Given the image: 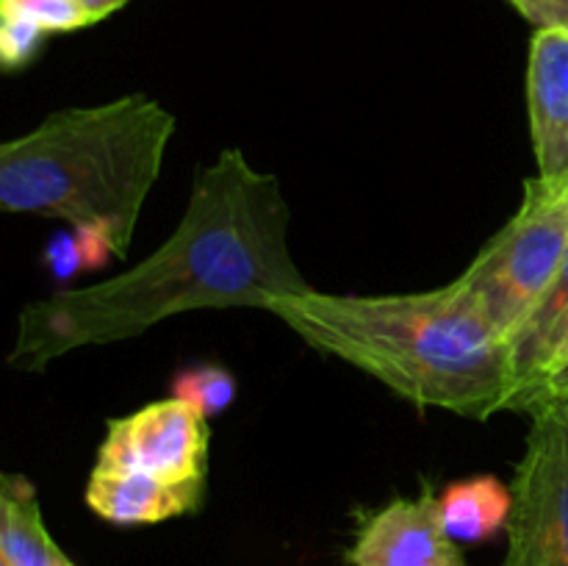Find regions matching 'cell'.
Wrapping results in <instances>:
<instances>
[{"label":"cell","instance_id":"obj_1","mask_svg":"<svg viewBox=\"0 0 568 566\" xmlns=\"http://www.w3.org/2000/svg\"><path fill=\"white\" fill-rule=\"evenodd\" d=\"M292 209L281 181L227 148L194 175L186 211L161 247L109 281L22 305L9 364L37 372L81 347L125 342L205 309L270 311L311 292L288 247Z\"/></svg>","mask_w":568,"mask_h":566},{"label":"cell","instance_id":"obj_2","mask_svg":"<svg viewBox=\"0 0 568 566\" xmlns=\"http://www.w3.org/2000/svg\"><path fill=\"white\" fill-rule=\"evenodd\" d=\"M288 331L320 353L377 377L419 408L488 420L510 408L514 344L447 283L416 294L277 297L270 305Z\"/></svg>","mask_w":568,"mask_h":566},{"label":"cell","instance_id":"obj_3","mask_svg":"<svg viewBox=\"0 0 568 566\" xmlns=\"http://www.w3.org/2000/svg\"><path fill=\"white\" fill-rule=\"evenodd\" d=\"M175 128L166 105L139 92L53 111L0 144V203L67 222L122 261Z\"/></svg>","mask_w":568,"mask_h":566},{"label":"cell","instance_id":"obj_4","mask_svg":"<svg viewBox=\"0 0 568 566\" xmlns=\"http://www.w3.org/2000/svg\"><path fill=\"white\" fill-rule=\"evenodd\" d=\"M568 247V192L538 178L508 225L488 239L477 259L455 277L460 292L514 344L552 286Z\"/></svg>","mask_w":568,"mask_h":566},{"label":"cell","instance_id":"obj_5","mask_svg":"<svg viewBox=\"0 0 568 566\" xmlns=\"http://www.w3.org/2000/svg\"><path fill=\"white\" fill-rule=\"evenodd\" d=\"M527 414L503 566H568V388L541 397Z\"/></svg>","mask_w":568,"mask_h":566},{"label":"cell","instance_id":"obj_6","mask_svg":"<svg viewBox=\"0 0 568 566\" xmlns=\"http://www.w3.org/2000/svg\"><path fill=\"white\" fill-rule=\"evenodd\" d=\"M209 444V420L183 400L170 397L111 420L98 464L139 472L166 486L205 492Z\"/></svg>","mask_w":568,"mask_h":566},{"label":"cell","instance_id":"obj_7","mask_svg":"<svg viewBox=\"0 0 568 566\" xmlns=\"http://www.w3.org/2000/svg\"><path fill=\"white\" fill-rule=\"evenodd\" d=\"M347 560L349 566H466L430 488L366 516Z\"/></svg>","mask_w":568,"mask_h":566},{"label":"cell","instance_id":"obj_8","mask_svg":"<svg viewBox=\"0 0 568 566\" xmlns=\"http://www.w3.org/2000/svg\"><path fill=\"white\" fill-rule=\"evenodd\" d=\"M527 111L538 181L568 192V31L541 28L527 61Z\"/></svg>","mask_w":568,"mask_h":566},{"label":"cell","instance_id":"obj_9","mask_svg":"<svg viewBox=\"0 0 568 566\" xmlns=\"http://www.w3.org/2000/svg\"><path fill=\"white\" fill-rule=\"evenodd\" d=\"M203 503V492L166 486L155 477L94 464L87 483V505L111 525H155L192 514Z\"/></svg>","mask_w":568,"mask_h":566},{"label":"cell","instance_id":"obj_10","mask_svg":"<svg viewBox=\"0 0 568 566\" xmlns=\"http://www.w3.org/2000/svg\"><path fill=\"white\" fill-rule=\"evenodd\" d=\"M0 566H75L50 536L37 492L22 475L0 481Z\"/></svg>","mask_w":568,"mask_h":566},{"label":"cell","instance_id":"obj_11","mask_svg":"<svg viewBox=\"0 0 568 566\" xmlns=\"http://www.w3.org/2000/svg\"><path fill=\"white\" fill-rule=\"evenodd\" d=\"M438 503L444 525L455 542H480L508 525L514 497L510 486L499 477L480 475L449 486Z\"/></svg>","mask_w":568,"mask_h":566},{"label":"cell","instance_id":"obj_12","mask_svg":"<svg viewBox=\"0 0 568 566\" xmlns=\"http://www.w3.org/2000/svg\"><path fill=\"white\" fill-rule=\"evenodd\" d=\"M560 388H568V311L549 327L547 336L514 358L510 411H527Z\"/></svg>","mask_w":568,"mask_h":566},{"label":"cell","instance_id":"obj_13","mask_svg":"<svg viewBox=\"0 0 568 566\" xmlns=\"http://www.w3.org/2000/svg\"><path fill=\"white\" fill-rule=\"evenodd\" d=\"M172 397L189 403L194 411H200L209 420V416L222 414L233 403V397H236V381L222 366H194V370L181 372L172 381Z\"/></svg>","mask_w":568,"mask_h":566},{"label":"cell","instance_id":"obj_14","mask_svg":"<svg viewBox=\"0 0 568 566\" xmlns=\"http://www.w3.org/2000/svg\"><path fill=\"white\" fill-rule=\"evenodd\" d=\"M0 14L33 22L44 33L78 31L94 22L75 0H0Z\"/></svg>","mask_w":568,"mask_h":566},{"label":"cell","instance_id":"obj_15","mask_svg":"<svg viewBox=\"0 0 568 566\" xmlns=\"http://www.w3.org/2000/svg\"><path fill=\"white\" fill-rule=\"evenodd\" d=\"M566 311H568V247L564 255V264H560L552 286H549L547 294H544L541 305H538L536 314L530 316V322L521 327L519 336L514 338V358L519 353H525V350H530L538 338L547 336L549 327H552L555 322L566 314Z\"/></svg>","mask_w":568,"mask_h":566},{"label":"cell","instance_id":"obj_16","mask_svg":"<svg viewBox=\"0 0 568 566\" xmlns=\"http://www.w3.org/2000/svg\"><path fill=\"white\" fill-rule=\"evenodd\" d=\"M44 37L48 33L33 22L20 20V17H3V22H0V59H3L6 70L28 64L42 48Z\"/></svg>","mask_w":568,"mask_h":566},{"label":"cell","instance_id":"obj_17","mask_svg":"<svg viewBox=\"0 0 568 566\" xmlns=\"http://www.w3.org/2000/svg\"><path fill=\"white\" fill-rule=\"evenodd\" d=\"M510 6L519 9L525 20L541 28H555V31H568V0H508Z\"/></svg>","mask_w":568,"mask_h":566},{"label":"cell","instance_id":"obj_18","mask_svg":"<svg viewBox=\"0 0 568 566\" xmlns=\"http://www.w3.org/2000/svg\"><path fill=\"white\" fill-rule=\"evenodd\" d=\"M48 264L53 266L55 277H70L78 266L83 264L81 244H78V236H59L48 250Z\"/></svg>","mask_w":568,"mask_h":566},{"label":"cell","instance_id":"obj_19","mask_svg":"<svg viewBox=\"0 0 568 566\" xmlns=\"http://www.w3.org/2000/svg\"><path fill=\"white\" fill-rule=\"evenodd\" d=\"M75 3L81 6V9L87 11L94 22H100V20H105V17L114 14V11H120L128 0H75Z\"/></svg>","mask_w":568,"mask_h":566}]
</instances>
